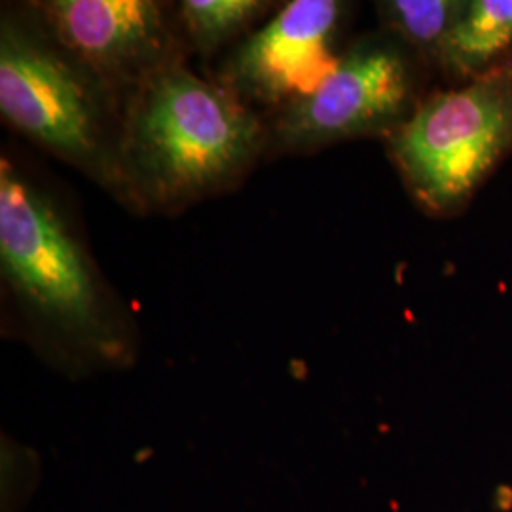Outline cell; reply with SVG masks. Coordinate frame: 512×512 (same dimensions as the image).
Listing matches in <instances>:
<instances>
[{"instance_id": "5b68a950", "label": "cell", "mask_w": 512, "mask_h": 512, "mask_svg": "<svg viewBox=\"0 0 512 512\" xmlns=\"http://www.w3.org/2000/svg\"><path fill=\"white\" fill-rule=\"evenodd\" d=\"M431 69L399 38L365 35L349 44L313 92L285 105L275 145L313 152L359 137H389L418 109Z\"/></svg>"}, {"instance_id": "30bf717a", "label": "cell", "mask_w": 512, "mask_h": 512, "mask_svg": "<svg viewBox=\"0 0 512 512\" xmlns=\"http://www.w3.org/2000/svg\"><path fill=\"white\" fill-rule=\"evenodd\" d=\"M270 4L262 0H184V29L202 54H211L226 40L245 31Z\"/></svg>"}, {"instance_id": "8992f818", "label": "cell", "mask_w": 512, "mask_h": 512, "mask_svg": "<svg viewBox=\"0 0 512 512\" xmlns=\"http://www.w3.org/2000/svg\"><path fill=\"white\" fill-rule=\"evenodd\" d=\"M40 27L112 92L137 88L175 59L164 10L152 0H50Z\"/></svg>"}, {"instance_id": "3957f363", "label": "cell", "mask_w": 512, "mask_h": 512, "mask_svg": "<svg viewBox=\"0 0 512 512\" xmlns=\"http://www.w3.org/2000/svg\"><path fill=\"white\" fill-rule=\"evenodd\" d=\"M114 93L67 54L38 21L2 16L4 120L133 207L122 167L124 116L116 110Z\"/></svg>"}, {"instance_id": "9c48e42d", "label": "cell", "mask_w": 512, "mask_h": 512, "mask_svg": "<svg viewBox=\"0 0 512 512\" xmlns=\"http://www.w3.org/2000/svg\"><path fill=\"white\" fill-rule=\"evenodd\" d=\"M465 4L467 0H382L376 6L385 33L399 38L433 71L440 44Z\"/></svg>"}, {"instance_id": "7a4b0ae2", "label": "cell", "mask_w": 512, "mask_h": 512, "mask_svg": "<svg viewBox=\"0 0 512 512\" xmlns=\"http://www.w3.org/2000/svg\"><path fill=\"white\" fill-rule=\"evenodd\" d=\"M264 145L239 95L173 59L145 78L124 114L122 167L133 207L177 209L236 183Z\"/></svg>"}, {"instance_id": "52a82bcc", "label": "cell", "mask_w": 512, "mask_h": 512, "mask_svg": "<svg viewBox=\"0 0 512 512\" xmlns=\"http://www.w3.org/2000/svg\"><path fill=\"white\" fill-rule=\"evenodd\" d=\"M349 4L293 0L230 57L226 76L234 92L260 103L289 105L313 92L336 67L338 38Z\"/></svg>"}, {"instance_id": "6da1fadb", "label": "cell", "mask_w": 512, "mask_h": 512, "mask_svg": "<svg viewBox=\"0 0 512 512\" xmlns=\"http://www.w3.org/2000/svg\"><path fill=\"white\" fill-rule=\"evenodd\" d=\"M0 270L38 346L69 370H116L135 330L54 200L8 158L0 162Z\"/></svg>"}, {"instance_id": "277c9868", "label": "cell", "mask_w": 512, "mask_h": 512, "mask_svg": "<svg viewBox=\"0 0 512 512\" xmlns=\"http://www.w3.org/2000/svg\"><path fill=\"white\" fill-rule=\"evenodd\" d=\"M387 150L412 200L452 219L512 154V55L458 86L427 93Z\"/></svg>"}, {"instance_id": "ba28073f", "label": "cell", "mask_w": 512, "mask_h": 512, "mask_svg": "<svg viewBox=\"0 0 512 512\" xmlns=\"http://www.w3.org/2000/svg\"><path fill=\"white\" fill-rule=\"evenodd\" d=\"M512 55V0H467L433 63L446 86L488 73Z\"/></svg>"}, {"instance_id": "8fae6325", "label": "cell", "mask_w": 512, "mask_h": 512, "mask_svg": "<svg viewBox=\"0 0 512 512\" xmlns=\"http://www.w3.org/2000/svg\"><path fill=\"white\" fill-rule=\"evenodd\" d=\"M495 512H512V484H497L492 495Z\"/></svg>"}]
</instances>
